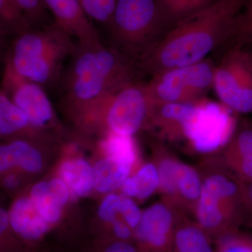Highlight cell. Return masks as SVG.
Segmentation results:
<instances>
[{
	"instance_id": "cell-1",
	"label": "cell",
	"mask_w": 252,
	"mask_h": 252,
	"mask_svg": "<svg viewBox=\"0 0 252 252\" xmlns=\"http://www.w3.org/2000/svg\"><path fill=\"white\" fill-rule=\"evenodd\" d=\"M245 0H218L175 24L142 56L136 67L149 77L210 59L224 47Z\"/></svg>"
},
{
	"instance_id": "cell-5",
	"label": "cell",
	"mask_w": 252,
	"mask_h": 252,
	"mask_svg": "<svg viewBox=\"0 0 252 252\" xmlns=\"http://www.w3.org/2000/svg\"><path fill=\"white\" fill-rule=\"evenodd\" d=\"M215 61L201 62L159 73L147 81L154 104L196 103L213 90Z\"/></svg>"
},
{
	"instance_id": "cell-11",
	"label": "cell",
	"mask_w": 252,
	"mask_h": 252,
	"mask_svg": "<svg viewBox=\"0 0 252 252\" xmlns=\"http://www.w3.org/2000/svg\"><path fill=\"white\" fill-rule=\"evenodd\" d=\"M9 216L11 229L16 238L26 241L40 238L51 225L41 216L31 197L15 199L10 207Z\"/></svg>"
},
{
	"instance_id": "cell-18",
	"label": "cell",
	"mask_w": 252,
	"mask_h": 252,
	"mask_svg": "<svg viewBox=\"0 0 252 252\" xmlns=\"http://www.w3.org/2000/svg\"><path fill=\"white\" fill-rule=\"evenodd\" d=\"M61 176L77 196H86L94 187V169L83 159L64 162L61 167Z\"/></svg>"
},
{
	"instance_id": "cell-37",
	"label": "cell",
	"mask_w": 252,
	"mask_h": 252,
	"mask_svg": "<svg viewBox=\"0 0 252 252\" xmlns=\"http://www.w3.org/2000/svg\"><path fill=\"white\" fill-rule=\"evenodd\" d=\"M5 39L2 35L0 34V56L4 53V50L5 49V46H6V42H5Z\"/></svg>"
},
{
	"instance_id": "cell-24",
	"label": "cell",
	"mask_w": 252,
	"mask_h": 252,
	"mask_svg": "<svg viewBox=\"0 0 252 252\" xmlns=\"http://www.w3.org/2000/svg\"><path fill=\"white\" fill-rule=\"evenodd\" d=\"M175 242L178 252H213L206 236L195 227L181 228L176 233Z\"/></svg>"
},
{
	"instance_id": "cell-13",
	"label": "cell",
	"mask_w": 252,
	"mask_h": 252,
	"mask_svg": "<svg viewBox=\"0 0 252 252\" xmlns=\"http://www.w3.org/2000/svg\"><path fill=\"white\" fill-rule=\"evenodd\" d=\"M42 167L39 151L19 137L0 142V177L13 172H37Z\"/></svg>"
},
{
	"instance_id": "cell-25",
	"label": "cell",
	"mask_w": 252,
	"mask_h": 252,
	"mask_svg": "<svg viewBox=\"0 0 252 252\" xmlns=\"http://www.w3.org/2000/svg\"><path fill=\"white\" fill-rule=\"evenodd\" d=\"M91 21L108 26L112 18L116 0H78Z\"/></svg>"
},
{
	"instance_id": "cell-26",
	"label": "cell",
	"mask_w": 252,
	"mask_h": 252,
	"mask_svg": "<svg viewBox=\"0 0 252 252\" xmlns=\"http://www.w3.org/2000/svg\"><path fill=\"white\" fill-rule=\"evenodd\" d=\"M176 185L177 189L187 198L194 200L200 196L202 187L198 176L187 165L179 163Z\"/></svg>"
},
{
	"instance_id": "cell-8",
	"label": "cell",
	"mask_w": 252,
	"mask_h": 252,
	"mask_svg": "<svg viewBox=\"0 0 252 252\" xmlns=\"http://www.w3.org/2000/svg\"><path fill=\"white\" fill-rule=\"evenodd\" d=\"M101 106L107 107L106 122L110 132L132 136L143 125L154 103L147 81L138 79L113 93Z\"/></svg>"
},
{
	"instance_id": "cell-2",
	"label": "cell",
	"mask_w": 252,
	"mask_h": 252,
	"mask_svg": "<svg viewBox=\"0 0 252 252\" xmlns=\"http://www.w3.org/2000/svg\"><path fill=\"white\" fill-rule=\"evenodd\" d=\"M140 78L135 63L100 40L77 42L61 80L68 102L89 107L101 106L113 93Z\"/></svg>"
},
{
	"instance_id": "cell-32",
	"label": "cell",
	"mask_w": 252,
	"mask_h": 252,
	"mask_svg": "<svg viewBox=\"0 0 252 252\" xmlns=\"http://www.w3.org/2000/svg\"><path fill=\"white\" fill-rule=\"evenodd\" d=\"M120 212L128 226L132 228L137 227L142 215L138 207L132 200L126 198H122Z\"/></svg>"
},
{
	"instance_id": "cell-35",
	"label": "cell",
	"mask_w": 252,
	"mask_h": 252,
	"mask_svg": "<svg viewBox=\"0 0 252 252\" xmlns=\"http://www.w3.org/2000/svg\"><path fill=\"white\" fill-rule=\"evenodd\" d=\"M112 224L114 233L118 238L122 239V240L130 238L131 232L127 225L118 220L114 221Z\"/></svg>"
},
{
	"instance_id": "cell-39",
	"label": "cell",
	"mask_w": 252,
	"mask_h": 252,
	"mask_svg": "<svg viewBox=\"0 0 252 252\" xmlns=\"http://www.w3.org/2000/svg\"></svg>"
},
{
	"instance_id": "cell-20",
	"label": "cell",
	"mask_w": 252,
	"mask_h": 252,
	"mask_svg": "<svg viewBox=\"0 0 252 252\" xmlns=\"http://www.w3.org/2000/svg\"><path fill=\"white\" fill-rule=\"evenodd\" d=\"M217 1L218 0H157L172 28Z\"/></svg>"
},
{
	"instance_id": "cell-14",
	"label": "cell",
	"mask_w": 252,
	"mask_h": 252,
	"mask_svg": "<svg viewBox=\"0 0 252 252\" xmlns=\"http://www.w3.org/2000/svg\"><path fill=\"white\" fill-rule=\"evenodd\" d=\"M172 222L170 210L164 205L157 204L147 209L141 217L136 227V236L152 250H163L168 243Z\"/></svg>"
},
{
	"instance_id": "cell-21",
	"label": "cell",
	"mask_w": 252,
	"mask_h": 252,
	"mask_svg": "<svg viewBox=\"0 0 252 252\" xmlns=\"http://www.w3.org/2000/svg\"><path fill=\"white\" fill-rule=\"evenodd\" d=\"M32 28L14 0H0V34L15 37Z\"/></svg>"
},
{
	"instance_id": "cell-38",
	"label": "cell",
	"mask_w": 252,
	"mask_h": 252,
	"mask_svg": "<svg viewBox=\"0 0 252 252\" xmlns=\"http://www.w3.org/2000/svg\"><path fill=\"white\" fill-rule=\"evenodd\" d=\"M243 47L245 48L246 49V51H248L249 54L250 55L252 59V42L249 43V44H246V45L243 46Z\"/></svg>"
},
{
	"instance_id": "cell-7",
	"label": "cell",
	"mask_w": 252,
	"mask_h": 252,
	"mask_svg": "<svg viewBox=\"0 0 252 252\" xmlns=\"http://www.w3.org/2000/svg\"><path fill=\"white\" fill-rule=\"evenodd\" d=\"M181 129L197 151L208 153L230 140L233 119L223 104L203 99L194 104Z\"/></svg>"
},
{
	"instance_id": "cell-4",
	"label": "cell",
	"mask_w": 252,
	"mask_h": 252,
	"mask_svg": "<svg viewBox=\"0 0 252 252\" xmlns=\"http://www.w3.org/2000/svg\"><path fill=\"white\" fill-rule=\"evenodd\" d=\"M171 28L157 0H116L109 45L136 65Z\"/></svg>"
},
{
	"instance_id": "cell-22",
	"label": "cell",
	"mask_w": 252,
	"mask_h": 252,
	"mask_svg": "<svg viewBox=\"0 0 252 252\" xmlns=\"http://www.w3.org/2000/svg\"><path fill=\"white\" fill-rule=\"evenodd\" d=\"M252 41V0H245L233 23L229 38L223 49L243 46Z\"/></svg>"
},
{
	"instance_id": "cell-28",
	"label": "cell",
	"mask_w": 252,
	"mask_h": 252,
	"mask_svg": "<svg viewBox=\"0 0 252 252\" xmlns=\"http://www.w3.org/2000/svg\"><path fill=\"white\" fill-rule=\"evenodd\" d=\"M237 146L243 157L244 172L252 177V129H244L237 135Z\"/></svg>"
},
{
	"instance_id": "cell-19",
	"label": "cell",
	"mask_w": 252,
	"mask_h": 252,
	"mask_svg": "<svg viewBox=\"0 0 252 252\" xmlns=\"http://www.w3.org/2000/svg\"><path fill=\"white\" fill-rule=\"evenodd\" d=\"M160 184L158 171L152 164L144 165L137 175L126 179L123 192L129 196L146 198L152 195Z\"/></svg>"
},
{
	"instance_id": "cell-16",
	"label": "cell",
	"mask_w": 252,
	"mask_h": 252,
	"mask_svg": "<svg viewBox=\"0 0 252 252\" xmlns=\"http://www.w3.org/2000/svg\"><path fill=\"white\" fill-rule=\"evenodd\" d=\"M132 165L112 157L99 160L94 168V187L97 191L108 193L123 185Z\"/></svg>"
},
{
	"instance_id": "cell-9",
	"label": "cell",
	"mask_w": 252,
	"mask_h": 252,
	"mask_svg": "<svg viewBox=\"0 0 252 252\" xmlns=\"http://www.w3.org/2000/svg\"><path fill=\"white\" fill-rule=\"evenodd\" d=\"M3 91L27 117L33 127L51 125L54 109L44 88L19 78L3 77Z\"/></svg>"
},
{
	"instance_id": "cell-31",
	"label": "cell",
	"mask_w": 252,
	"mask_h": 252,
	"mask_svg": "<svg viewBox=\"0 0 252 252\" xmlns=\"http://www.w3.org/2000/svg\"><path fill=\"white\" fill-rule=\"evenodd\" d=\"M122 198L116 194H109L101 204L99 209V218L104 221L114 223L117 220V214L120 212Z\"/></svg>"
},
{
	"instance_id": "cell-27",
	"label": "cell",
	"mask_w": 252,
	"mask_h": 252,
	"mask_svg": "<svg viewBox=\"0 0 252 252\" xmlns=\"http://www.w3.org/2000/svg\"><path fill=\"white\" fill-rule=\"evenodd\" d=\"M32 28H40L49 24L46 9L42 0H14Z\"/></svg>"
},
{
	"instance_id": "cell-30",
	"label": "cell",
	"mask_w": 252,
	"mask_h": 252,
	"mask_svg": "<svg viewBox=\"0 0 252 252\" xmlns=\"http://www.w3.org/2000/svg\"><path fill=\"white\" fill-rule=\"evenodd\" d=\"M16 237L10 225L9 210L0 205V252H14L11 237Z\"/></svg>"
},
{
	"instance_id": "cell-3",
	"label": "cell",
	"mask_w": 252,
	"mask_h": 252,
	"mask_svg": "<svg viewBox=\"0 0 252 252\" xmlns=\"http://www.w3.org/2000/svg\"><path fill=\"white\" fill-rule=\"evenodd\" d=\"M14 39L4 76L31 81L44 88L60 82L64 63L77 46L72 36L55 22L32 28Z\"/></svg>"
},
{
	"instance_id": "cell-12",
	"label": "cell",
	"mask_w": 252,
	"mask_h": 252,
	"mask_svg": "<svg viewBox=\"0 0 252 252\" xmlns=\"http://www.w3.org/2000/svg\"><path fill=\"white\" fill-rule=\"evenodd\" d=\"M236 191L233 182L220 175L209 177L201 188L198 207V218L200 224L207 229H215L221 222V212L219 201L230 196Z\"/></svg>"
},
{
	"instance_id": "cell-33",
	"label": "cell",
	"mask_w": 252,
	"mask_h": 252,
	"mask_svg": "<svg viewBox=\"0 0 252 252\" xmlns=\"http://www.w3.org/2000/svg\"><path fill=\"white\" fill-rule=\"evenodd\" d=\"M23 176L19 172H13L0 177V186L6 191H17L23 184Z\"/></svg>"
},
{
	"instance_id": "cell-23",
	"label": "cell",
	"mask_w": 252,
	"mask_h": 252,
	"mask_svg": "<svg viewBox=\"0 0 252 252\" xmlns=\"http://www.w3.org/2000/svg\"><path fill=\"white\" fill-rule=\"evenodd\" d=\"M102 148L109 157L133 165L135 160V144L132 136L122 135L109 132L102 142Z\"/></svg>"
},
{
	"instance_id": "cell-34",
	"label": "cell",
	"mask_w": 252,
	"mask_h": 252,
	"mask_svg": "<svg viewBox=\"0 0 252 252\" xmlns=\"http://www.w3.org/2000/svg\"><path fill=\"white\" fill-rule=\"evenodd\" d=\"M104 252H138L132 245L126 242H117L109 245Z\"/></svg>"
},
{
	"instance_id": "cell-15",
	"label": "cell",
	"mask_w": 252,
	"mask_h": 252,
	"mask_svg": "<svg viewBox=\"0 0 252 252\" xmlns=\"http://www.w3.org/2000/svg\"><path fill=\"white\" fill-rule=\"evenodd\" d=\"M69 195L67 185L60 179L39 182L32 187L31 193L38 211L51 224L61 218L63 207L67 203Z\"/></svg>"
},
{
	"instance_id": "cell-6",
	"label": "cell",
	"mask_w": 252,
	"mask_h": 252,
	"mask_svg": "<svg viewBox=\"0 0 252 252\" xmlns=\"http://www.w3.org/2000/svg\"><path fill=\"white\" fill-rule=\"evenodd\" d=\"M213 90L221 104L241 114L252 112V59L243 46L217 55Z\"/></svg>"
},
{
	"instance_id": "cell-29",
	"label": "cell",
	"mask_w": 252,
	"mask_h": 252,
	"mask_svg": "<svg viewBox=\"0 0 252 252\" xmlns=\"http://www.w3.org/2000/svg\"><path fill=\"white\" fill-rule=\"evenodd\" d=\"M178 165L179 162L167 159L163 160L159 167V185L167 193H173L177 190L176 179Z\"/></svg>"
},
{
	"instance_id": "cell-36",
	"label": "cell",
	"mask_w": 252,
	"mask_h": 252,
	"mask_svg": "<svg viewBox=\"0 0 252 252\" xmlns=\"http://www.w3.org/2000/svg\"><path fill=\"white\" fill-rule=\"evenodd\" d=\"M220 252H252V247L243 245H231L223 249Z\"/></svg>"
},
{
	"instance_id": "cell-17",
	"label": "cell",
	"mask_w": 252,
	"mask_h": 252,
	"mask_svg": "<svg viewBox=\"0 0 252 252\" xmlns=\"http://www.w3.org/2000/svg\"><path fill=\"white\" fill-rule=\"evenodd\" d=\"M31 127L24 113L0 90V140L18 137Z\"/></svg>"
},
{
	"instance_id": "cell-10",
	"label": "cell",
	"mask_w": 252,
	"mask_h": 252,
	"mask_svg": "<svg viewBox=\"0 0 252 252\" xmlns=\"http://www.w3.org/2000/svg\"><path fill=\"white\" fill-rule=\"evenodd\" d=\"M42 2L54 16V22L78 43L101 40L98 31L78 0H42Z\"/></svg>"
}]
</instances>
